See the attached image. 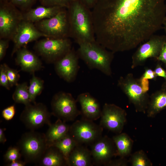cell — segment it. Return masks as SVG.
Wrapping results in <instances>:
<instances>
[{
  "label": "cell",
  "instance_id": "1",
  "mask_svg": "<svg viewBox=\"0 0 166 166\" xmlns=\"http://www.w3.org/2000/svg\"><path fill=\"white\" fill-rule=\"evenodd\" d=\"M96 40L115 53L148 40L163 25L165 0H98L91 10Z\"/></svg>",
  "mask_w": 166,
  "mask_h": 166
},
{
  "label": "cell",
  "instance_id": "2",
  "mask_svg": "<svg viewBox=\"0 0 166 166\" xmlns=\"http://www.w3.org/2000/svg\"><path fill=\"white\" fill-rule=\"evenodd\" d=\"M67 9L70 37L78 45L96 41L91 10L80 0H74Z\"/></svg>",
  "mask_w": 166,
  "mask_h": 166
},
{
  "label": "cell",
  "instance_id": "3",
  "mask_svg": "<svg viewBox=\"0 0 166 166\" xmlns=\"http://www.w3.org/2000/svg\"><path fill=\"white\" fill-rule=\"evenodd\" d=\"M78 45L77 51L78 57L90 69H98L107 76L112 75L111 64L115 53L108 50L96 41Z\"/></svg>",
  "mask_w": 166,
  "mask_h": 166
},
{
  "label": "cell",
  "instance_id": "4",
  "mask_svg": "<svg viewBox=\"0 0 166 166\" xmlns=\"http://www.w3.org/2000/svg\"><path fill=\"white\" fill-rule=\"evenodd\" d=\"M117 85L127 97L136 112L146 113L150 95L143 90L139 78H135L132 73H129L119 78Z\"/></svg>",
  "mask_w": 166,
  "mask_h": 166
},
{
  "label": "cell",
  "instance_id": "5",
  "mask_svg": "<svg viewBox=\"0 0 166 166\" xmlns=\"http://www.w3.org/2000/svg\"><path fill=\"white\" fill-rule=\"evenodd\" d=\"M26 162H39L48 147L45 134L31 131L22 136L18 143Z\"/></svg>",
  "mask_w": 166,
  "mask_h": 166
},
{
  "label": "cell",
  "instance_id": "6",
  "mask_svg": "<svg viewBox=\"0 0 166 166\" xmlns=\"http://www.w3.org/2000/svg\"><path fill=\"white\" fill-rule=\"evenodd\" d=\"M63 8L54 16L37 22L40 31L50 38H65L70 37V25L68 10Z\"/></svg>",
  "mask_w": 166,
  "mask_h": 166
},
{
  "label": "cell",
  "instance_id": "7",
  "mask_svg": "<svg viewBox=\"0 0 166 166\" xmlns=\"http://www.w3.org/2000/svg\"><path fill=\"white\" fill-rule=\"evenodd\" d=\"M38 53L50 61L55 62L72 49V44L68 38H48L38 42L35 46Z\"/></svg>",
  "mask_w": 166,
  "mask_h": 166
},
{
  "label": "cell",
  "instance_id": "8",
  "mask_svg": "<svg viewBox=\"0 0 166 166\" xmlns=\"http://www.w3.org/2000/svg\"><path fill=\"white\" fill-rule=\"evenodd\" d=\"M77 102L70 93L59 92L53 96L52 100V113L64 121H73L81 114Z\"/></svg>",
  "mask_w": 166,
  "mask_h": 166
},
{
  "label": "cell",
  "instance_id": "9",
  "mask_svg": "<svg viewBox=\"0 0 166 166\" xmlns=\"http://www.w3.org/2000/svg\"><path fill=\"white\" fill-rule=\"evenodd\" d=\"M103 128L83 118L70 126L69 133L79 144H92L102 136Z\"/></svg>",
  "mask_w": 166,
  "mask_h": 166
},
{
  "label": "cell",
  "instance_id": "10",
  "mask_svg": "<svg viewBox=\"0 0 166 166\" xmlns=\"http://www.w3.org/2000/svg\"><path fill=\"white\" fill-rule=\"evenodd\" d=\"M166 42L165 35H152L146 42L140 45L132 55L131 68L144 65L149 58L156 60Z\"/></svg>",
  "mask_w": 166,
  "mask_h": 166
},
{
  "label": "cell",
  "instance_id": "11",
  "mask_svg": "<svg viewBox=\"0 0 166 166\" xmlns=\"http://www.w3.org/2000/svg\"><path fill=\"white\" fill-rule=\"evenodd\" d=\"M126 116L124 109L114 104L105 103L101 109L100 125L113 132L120 133L126 123Z\"/></svg>",
  "mask_w": 166,
  "mask_h": 166
},
{
  "label": "cell",
  "instance_id": "12",
  "mask_svg": "<svg viewBox=\"0 0 166 166\" xmlns=\"http://www.w3.org/2000/svg\"><path fill=\"white\" fill-rule=\"evenodd\" d=\"M23 16L11 3H3L0 8V36L12 39Z\"/></svg>",
  "mask_w": 166,
  "mask_h": 166
},
{
  "label": "cell",
  "instance_id": "13",
  "mask_svg": "<svg viewBox=\"0 0 166 166\" xmlns=\"http://www.w3.org/2000/svg\"><path fill=\"white\" fill-rule=\"evenodd\" d=\"M51 114L44 105L42 103H31L25 105L20 119L28 128L32 130L38 128L45 124L49 126Z\"/></svg>",
  "mask_w": 166,
  "mask_h": 166
},
{
  "label": "cell",
  "instance_id": "14",
  "mask_svg": "<svg viewBox=\"0 0 166 166\" xmlns=\"http://www.w3.org/2000/svg\"><path fill=\"white\" fill-rule=\"evenodd\" d=\"M90 152L94 163L97 165L106 166L113 156H117L113 140L106 136H101L92 144Z\"/></svg>",
  "mask_w": 166,
  "mask_h": 166
},
{
  "label": "cell",
  "instance_id": "15",
  "mask_svg": "<svg viewBox=\"0 0 166 166\" xmlns=\"http://www.w3.org/2000/svg\"><path fill=\"white\" fill-rule=\"evenodd\" d=\"M79 58L77 51L72 47L65 55L54 63L57 75L67 82L74 81L79 69Z\"/></svg>",
  "mask_w": 166,
  "mask_h": 166
},
{
  "label": "cell",
  "instance_id": "16",
  "mask_svg": "<svg viewBox=\"0 0 166 166\" xmlns=\"http://www.w3.org/2000/svg\"><path fill=\"white\" fill-rule=\"evenodd\" d=\"M42 37L50 38L37 29L33 22L23 19L19 24L12 39L14 46L12 56L28 43Z\"/></svg>",
  "mask_w": 166,
  "mask_h": 166
},
{
  "label": "cell",
  "instance_id": "17",
  "mask_svg": "<svg viewBox=\"0 0 166 166\" xmlns=\"http://www.w3.org/2000/svg\"><path fill=\"white\" fill-rule=\"evenodd\" d=\"M76 101L81 105V114L83 118L93 121L100 118L101 109L100 104L89 93L80 94Z\"/></svg>",
  "mask_w": 166,
  "mask_h": 166
},
{
  "label": "cell",
  "instance_id": "18",
  "mask_svg": "<svg viewBox=\"0 0 166 166\" xmlns=\"http://www.w3.org/2000/svg\"><path fill=\"white\" fill-rule=\"evenodd\" d=\"M16 53V62L22 70L33 73L42 67L38 57L26 48H21Z\"/></svg>",
  "mask_w": 166,
  "mask_h": 166
},
{
  "label": "cell",
  "instance_id": "19",
  "mask_svg": "<svg viewBox=\"0 0 166 166\" xmlns=\"http://www.w3.org/2000/svg\"><path fill=\"white\" fill-rule=\"evenodd\" d=\"M166 109V82L162 84L160 88L150 96L149 100L146 111L147 116L155 117L162 110Z\"/></svg>",
  "mask_w": 166,
  "mask_h": 166
},
{
  "label": "cell",
  "instance_id": "20",
  "mask_svg": "<svg viewBox=\"0 0 166 166\" xmlns=\"http://www.w3.org/2000/svg\"><path fill=\"white\" fill-rule=\"evenodd\" d=\"M92 160L90 150L78 144L70 153L66 164L69 166H91Z\"/></svg>",
  "mask_w": 166,
  "mask_h": 166
},
{
  "label": "cell",
  "instance_id": "21",
  "mask_svg": "<svg viewBox=\"0 0 166 166\" xmlns=\"http://www.w3.org/2000/svg\"><path fill=\"white\" fill-rule=\"evenodd\" d=\"M63 8L57 6H39L29 10L23 15V18L32 22H38L54 16Z\"/></svg>",
  "mask_w": 166,
  "mask_h": 166
},
{
  "label": "cell",
  "instance_id": "22",
  "mask_svg": "<svg viewBox=\"0 0 166 166\" xmlns=\"http://www.w3.org/2000/svg\"><path fill=\"white\" fill-rule=\"evenodd\" d=\"M65 121L58 119L49 126L45 136L48 146H50L65 136L69 131L70 126Z\"/></svg>",
  "mask_w": 166,
  "mask_h": 166
},
{
  "label": "cell",
  "instance_id": "23",
  "mask_svg": "<svg viewBox=\"0 0 166 166\" xmlns=\"http://www.w3.org/2000/svg\"><path fill=\"white\" fill-rule=\"evenodd\" d=\"M39 162L44 166H62L66 164L62 153L56 147L48 146Z\"/></svg>",
  "mask_w": 166,
  "mask_h": 166
},
{
  "label": "cell",
  "instance_id": "24",
  "mask_svg": "<svg viewBox=\"0 0 166 166\" xmlns=\"http://www.w3.org/2000/svg\"><path fill=\"white\" fill-rule=\"evenodd\" d=\"M112 139L116 147L117 156L126 158L131 155L133 141L128 134L121 133L113 136Z\"/></svg>",
  "mask_w": 166,
  "mask_h": 166
},
{
  "label": "cell",
  "instance_id": "25",
  "mask_svg": "<svg viewBox=\"0 0 166 166\" xmlns=\"http://www.w3.org/2000/svg\"><path fill=\"white\" fill-rule=\"evenodd\" d=\"M78 144L69 132L65 136L51 146L56 147L60 151L66 162L70 153Z\"/></svg>",
  "mask_w": 166,
  "mask_h": 166
},
{
  "label": "cell",
  "instance_id": "26",
  "mask_svg": "<svg viewBox=\"0 0 166 166\" xmlns=\"http://www.w3.org/2000/svg\"><path fill=\"white\" fill-rule=\"evenodd\" d=\"M29 86L26 82L18 84L13 95L12 98L18 103L24 104L25 105L31 103L28 91Z\"/></svg>",
  "mask_w": 166,
  "mask_h": 166
},
{
  "label": "cell",
  "instance_id": "27",
  "mask_svg": "<svg viewBox=\"0 0 166 166\" xmlns=\"http://www.w3.org/2000/svg\"><path fill=\"white\" fill-rule=\"evenodd\" d=\"M33 73L32 78L30 80L28 91L30 98L31 102L34 103L36 97L42 92L44 88V81Z\"/></svg>",
  "mask_w": 166,
  "mask_h": 166
},
{
  "label": "cell",
  "instance_id": "28",
  "mask_svg": "<svg viewBox=\"0 0 166 166\" xmlns=\"http://www.w3.org/2000/svg\"><path fill=\"white\" fill-rule=\"evenodd\" d=\"M132 166H152V163L143 150L137 151L132 154L128 160Z\"/></svg>",
  "mask_w": 166,
  "mask_h": 166
},
{
  "label": "cell",
  "instance_id": "29",
  "mask_svg": "<svg viewBox=\"0 0 166 166\" xmlns=\"http://www.w3.org/2000/svg\"><path fill=\"white\" fill-rule=\"evenodd\" d=\"M10 87L16 85L20 78V75L17 70L10 68L6 64H3Z\"/></svg>",
  "mask_w": 166,
  "mask_h": 166
},
{
  "label": "cell",
  "instance_id": "30",
  "mask_svg": "<svg viewBox=\"0 0 166 166\" xmlns=\"http://www.w3.org/2000/svg\"><path fill=\"white\" fill-rule=\"evenodd\" d=\"M22 154L18 147L9 148L4 155L6 161L10 163L14 161L20 160Z\"/></svg>",
  "mask_w": 166,
  "mask_h": 166
},
{
  "label": "cell",
  "instance_id": "31",
  "mask_svg": "<svg viewBox=\"0 0 166 166\" xmlns=\"http://www.w3.org/2000/svg\"><path fill=\"white\" fill-rule=\"evenodd\" d=\"M74 0H40L42 3L47 6H57L68 9Z\"/></svg>",
  "mask_w": 166,
  "mask_h": 166
},
{
  "label": "cell",
  "instance_id": "32",
  "mask_svg": "<svg viewBox=\"0 0 166 166\" xmlns=\"http://www.w3.org/2000/svg\"><path fill=\"white\" fill-rule=\"evenodd\" d=\"M0 85L8 90L10 89V87L3 64L0 67Z\"/></svg>",
  "mask_w": 166,
  "mask_h": 166
},
{
  "label": "cell",
  "instance_id": "33",
  "mask_svg": "<svg viewBox=\"0 0 166 166\" xmlns=\"http://www.w3.org/2000/svg\"><path fill=\"white\" fill-rule=\"evenodd\" d=\"M15 113V108L14 105H10L4 109L2 111L3 118L6 121L11 120Z\"/></svg>",
  "mask_w": 166,
  "mask_h": 166
},
{
  "label": "cell",
  "instance_id": "34",
  "mask_svg": "<svg viewBox=\"0 0 166 166\" xmlns=\"http://www.w3.org/2000/svg\"><path fill=\"white\" fill-rule=\"evenodd\" d=\"M35 0H11L10 3L22 9H25L33 4Z\"/></svg>",
  "mask_w": 166,
  "mask_h": 166
},
{
  "label": "cell",
  "instance_id": "35",
  "mask_svg": "<svg viewBox=\"0 0 166 166\" xmlns=\"http://www.w3.org/2000/svg\"><path fill=\"white\" fill-rule=\"evenodd\" d=\"M157 77L154 71L148 68L145 69L144 72L141 76L142 78L154 81H156Z\"/></svg>",
  "mask_w": 166,
  "mask_h": 166
},
{
  "label": "cell",
  "instance_id": "36",
  "mask_svg": "<svg viewBox=\"0 0 166 166\" xmlns=\"http://www.w3.org/2000/svg\"><path fill=\"white\" fill-rule=\"evenodd\" d=\"M9 39H1L0 40V60H2L5 56L9 46Z\"/></svg>",
  "mask_w": 166,
  "mask_h": 166
},
{
  "label": "cell",
  "instance_id": "37",
  "mask_svg": "<svg viewBox=\"0 0 166 166\" xmlns=\"http://www.w3.org/2000/svg\"><path fill=\"white\" fill-rule=\"evenodd\" d=\"M128 160L126 158H121L114 160H112L106 165L108 166H126L128 165Z\"/></svg>",
  "mask_w": 166,
  "mask_h": 166
},
{
  "label": "cell",
  "instance_id": "38",
  "mask_svg": "<svg viewBox=\"0 0 166 166\" xmlns=\"http://www.w3.org/2000/svg\"><path fill=\"white\" fill-rule=\"evenodd\" d=\"M154 71L157 77H163L166 82V70L161 66L160 62L157 63Z\"/></svg>",
  "mask_w": 166,
  "mask_h": 166
},
{
  "label": "cell",
  "instance_id": "39",
  "mask_svg": "<svg viewBox=\"0 0 166 166\" xmlns=\"http://www.w3.org/2000/svg\"><path fill=\"white\" fill-rule=\"evenodd\" d=\"M156 60L162 61L166 65V42L163 45Z\"/></svg>",
  "mask_w": 166,
  "mask_h": 166
},
{
  "label": "cell",
  "instance_id": "40",
  "mask_svg": "<svg viewBox=\"0 0 166 166\" xmlns=\"http://www.w3.org/2000/svg\"><path fill=\"white\" fill-rule=\"evenodd\" d=\"M140 84L143 90L148 92L149 90V81L148 79H144L141 77L139 78Z\"/></svg>",
  "mask_w": 166,
  "mask_h": 166
},
{
  "label": "cell",
  "instance_id": "41",
  "mask_svg": "<svg viewBox=\"0 0 166 166\" xmlns=\"http://www.w3.org/2000/svg\"><path fill=\"white\" fill-rule=\"evenodd\" d=\"M87 8L92 10L96 4L98 0H80Z\"/></svg>",
  "mask_w": 166,
  "mask_h": 166
},
{
  "label": "cell",
  "instance_id": "42",
  "mask_svg": "<svg viewBox=\"0 0 166 166\" xmlns=\"http://www.w3.org/2000/svg\"><path fill=\"white\" fill-rule=\"evenodd\" d=\"M26 162H23L20 160H16L9 163L7 166H24L26 165Z\"/></svg>",
  "mask_w": 166,
  "mask_h": 166
},
{
  "label": "cell",
  "instance_id": "43",
  "mask_svg": "<svg viewBox=\"0 0 166 166\" xmlns=\"http://www.w3.org/2000/svg\"><path fill=\"white\" fill-rule=\"evenodd\" d=\"M4 129L0 128V142L4 144L6 141L4 132Z\"/></svg>",
  "mask_w": 166,
  "mask_h": 166
},
{
  "label": "cell",
  "instance_id": "44",
  "mask_svg": "<svg viewBox=\"0 0 166 166\" xmlns=\"http://www.w3.org/2000/svg\"><path fill=\"white\" fill-rule=\"evenodd\" d=\"M163 25L164 26V31L165 34V35L166 36V16L164 21Z\"/></svg>",
  "mask_w": 166,
  "mask_h": 166
},
{
  "label": "cell",
  "instance_id": "45",
  "mask_svg": "<svg viewBox=\"0 0 166 166\" xmlns=\"http://www.w3.org/2000/svg\"><path fill=\"white\" fill-rule=\"evenodd\" d=\"M0 0V2H6V1L7 0Z\"/></svg>",
  "mask_w": 166,
  "mask_h": 166
}]
</instances>
